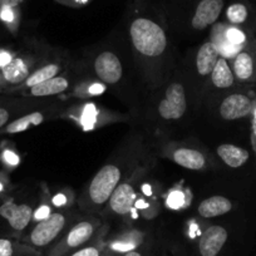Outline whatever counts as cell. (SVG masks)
<instances>
[{"label":"cell","mask_w":256,"mask_h":256,"mask_svg":"<svg viewBox=\"0 0 256 256\" xmlns=\"http://www.w3.org/2000/svg\"><path fill=\"white\" fill-rule=\"evenodd\" d=\"M134 46L144 56H158L166 50L167 36L164 28L152 19L137 18L130 26Z\"/></svg>","instance_id":"6da1fadb"},{"label":"cell","mask_w":256,"mask_h":256,"mask_svg":"<svg viewBox=\"0 0 256 256\" xmlns=\"http://www.w3.org/2000/svg\"><path fill=\"white\" fill-rule=\"evenodd\" d=\"M120 181V170L116 164H106L97 174L88 186V200L94 206H100L110 200Z\"/></svg>","instance_id":"7a4b0ae2"},{"label":"cell","mask_w":256,"mask_h":256,"mask_svg":"<svg viewBox=\"0 0 256 256\" xmlns=\"http://www.w3.org/2000/svg\"><path fill=\"white\" fill-rule=\"evenodd\" d=\"M67 218L63 214L54 212L39 221L29 235V242L34 248H46L58 238L66 228Z\"/></svg>","instance_id":"3957f363"},{"label":"cell","mask_w":256,"mask_h":256,"mask_svg":"<svg viewBox=\"0 0 256 256\" xmlns=\"http://www.w3.org/2000/svg\"><path fill=\"white\" fill-rule=\"evenodd\" d=\"M96 225L92 221H80L76 224L68 234L52 248L46 256H67L70 251L83 248L92 238Z\"/></svg>","instance_id":"277c9868"},{"label":"cell","mask_w":256,"mask_h":256,"mask_svg":"<svg viewBox=\"0 0 256 256\" xmlns=\"http://www.w3.org/2000/svg\"><path fill=\"white\" fill-rule=\"evenodd\" d=\"M187 110L184 88L181 83H172L167 87L164 98L158 104V114L164 120H180Z\"/></svg>","instance_id":"5b68a950"},{"label":"cell","mask_w":256,"mask_h":256,"mask_svg":"<svg viewBox=\"0 0 256 256\" xmlns=\"http://www.w3.org/2000/svg\"><path fill=\"white\" fill-rule=\"evenodd\" d=\"M234 77L240 83L256 82V46L255 38L251 44L241 49L231 64Z\"/></svg>","instance_id":"8992f818"},{"label":"cell","mask_w":256,"mask_h":256,"mask_svg":"<svg viewBox=\"0 0 256 256\" xmlns=\"http://www.w3.org/2000/svg\"><path fill=\"white\" fill-rule=\"evenodd\" d=\"M254 98L246 93H231L221 102L218 112L225 120H238L252 113Z\"/></svg>","instance_id":"52a82bcc"},{"label":"cell","mask_w":256,"mask_h":256,"mask_svg":"<svg viewBox=\"0 0 256 256\" xmlns=\"http://www.w3.org/2000/svg\"><path fill=\"white\" fill-rule=\"evenodd\" d=\"M224 8H225L224 0H200L192 16V28H195L196 30H202L212 26L220 18Z\"/></svg>","instance_id":"ba28073f"},{"label":"cell","mask_w":256,"mask_h":256,"mask_svg":"<svg viewBox=\"0 0 256 256\" xmlns=\"http://www.w3.org/2000/svg\"><path fill=\"white\" fill-rule=\"evenodd\" d=\"M228 232L224 226H208L198 240V252L201 256H218L226 245Z\"/></svg>","instance_id":"9c48e42d"},{"label":"cell","mask_w":256,"mask_h":256,"mask_svg":"<svg viewBox=\"0 0 256 256\" xmlns=\"http://www.w3.org/2000/svg\"><path fill=\"white\" fill-rule=\"evenodd\" d=\"M94 70L98 78L108 84H116L122 78V64L112 52L98 54L94 60Z\"/></svg>","instance_id":"30bf717a"},{"label":"cell","mask_w":256,"mask_h":256,"mask_svg":"<svg viewBox=\"0 0 256 256\" xmlns=\"http://www.w3.org/2000/svg\"><path fill=\"white\" fill-rule=\"evenodd\" d=\"M0 215L8 221L14 230L22 231L29 225L34 214L29 205H16L13 200H9L0 206Z\"/></svg>","instance_id":"8fae6325"},{"label":"cell","mask_w":256,"mask_h":256,"mask_svg":"<svg viewBox=\"0 0 256 256\" xmlns=\"http://www.w3.org/2000/svg\"><path fill=\"white\" fill-rule=\"evenodd\" d=\"M134 200H136L134 188L130 184L124 182V184H118L108 201H110V208L113 212L118 215H126L132 208Z\"/></svg>","instance_id":"7c38bea8"},{"label":"cell","mask_w":256,"mask_h":256,"mask_svg":"<svg viewBox=\"0 0 256 256\" xmlns=\"http://www.w3.org/2000/svg\"><path fill=\"white\" fill-rule=\"evenodd\" d=\"M220 56V52L214 42L202 44L196 56V68H198V74L202 77L210 76Z\"/></svg>","instance_id":"4fadbf2b"},{"label":"cell","mask_w":256,"mask_h":256,"mask_svg":"<svg viewBox=\"0 0 256 256\" xmlns=\"http://www.w3.org/2000/svg\"><path fill=\"white\" fill-rule=\"evenodd\" d=\"M232 210V202L225 196H211L198 205V215L204 218H218Z\"/></svg>","instance_id":"5bb4252c"},{"label":"cell","mask_w":256,"mask_h":256,"mask_svg":"<svg viewBox=\"0 0 256 256\" xmlns=\"http://www.w3.org/2000/svg\"><path fill=\"white\" fill-rule=\"evenodd\" d=\"M218 157L226 166L231 168H240L250 158L248 150L231 144H224L216 148Z\"/></svg>","instance_id":"9a60e30c"},{"label":"cell","mask_w":256,"mask_h":256,"mask_svg":"<svg viewBox=\"0 0 256 256\" xmlns=\"http://www.w3.org/2000/svg\"><path fill=\"white\" fill-rule=\"evenodd\" d=\"M174 161L176 162L178 166L184 167L187 170H194V171H198V170L205 168L206 166V158L200 151L194 148H178L174 152L172 156Z\"/></svg>","instance_id":"2e32d148"},{"label":"cell","mask_w":256,"mask_h":256,"mask_svg":"<svg viewBox=\"0 0 256 256\" xmlns=\"http://www.w3.org/2000/svg\"><path fill=\"white\" fill-rule=\"evenodd\" d=\"M211 80H212L214 86L216 88H220V90H226V88L232 87L234 83H235V77H234V73L231 67L228 66V59L220 56L216 63L215 68L211 72Z\"/></svg>","instance_id":"e0dca14e"},{"label":"cell","mask_w":256,"mask_h":256,"mask_svg":"<svg viewBox=\"0 0 256 256\" xmlns=\"http://www.w3.org/2000/svg\"><path fill=\"white\" fill-rule=\"evenodd\" d=\"M226 20L235 26H241L248 24L251 22V16H252V12H251V6L245 2H235L231 3L230 6L226 8L225 10Z\"/></svg>","instance_id":"ac0fdd59"},{"label":"cell","mask_w":256,"mask_h":256,"mask_svg":"<svg viewBox=\"0 0 256 256\" xmlns=\"http://www.w3.org/2000/svg\"><path fill=\"white\" fill-rule=\"evenodd\" d=\"M70 83L64 77H54L36 87L30 88V94L34 97H49V96H56L59 93H63L68 90Z\"/></svg>","instance_id":"d6986e66"},{"label":"cell","mask_w":256,"mask_h":256,"mask_svg":"<svg viewBox=\"0 0 256 256\" xmlns=\"http://www.w3.org/2000/svg\"><path fill=\"white\" fill-rule=\"evenodd\" d=\"M3 77L13 84H18L29 77V68L20 58H14L3 67Z\"/></svg>","instance_id":"ffe728a7"},{"label":"cell","mask_w":256,"mask_h":256,"mask_svg":"<svg viewBox=\"0 0 256 256\" xmlns=\"http://www.w3.org/2000/svg\"><path fill=\"white\" fill-rule=\"evenodd\" d=\"M60 70V67L58 64H46L44 67L39 68L38 70L33 73V74L29 76L26 80H24V87L32 88L36 87V86L40 84V83L46 82V80H50L58 76V72Z\"/></svg>","instance_id":"44dd1931"},{"label":"cell","mask_w":256,"mask_h":256,"mask_svg":"<svg viewBox=\"0 0 256 256\" xmlns=\"http://www.w3.org/2000/svg\"><path fill=\"white\" fill-rule=\"evenodd\" d=\"M44 116L40 112H33L29 113V114L23 116V117L18 118L14 122H12L10 124H8L6 127V134H19V132H23L29 130L33 126H38L43 122Z\"/></svg>","instance_id":"7402d4cb"},{"label":"cell","mask_w":256,"mask_h":256,"mask_svg":"<svg viewBox=\"0 0 256 256\" xmlns=\"http://www.w3.org/2000/svg\"><path fill=\"white\" fill-rule=\"evenodd\" d=\"M102 251L100 248L97 245H88L73 251L70 256H100Z\"/></svg>","instance_id":"603a6c76"},{"label":"cell","mask_w":256,"mask_h":256,"mask_svg":"<svg viewBox=\"0 0 256 256\" xmlns=\"http://www.w3.org/2000/svg\"><path fill=\"white\" fill-rule=\"evenodd\" d=\"M16 248L8 238H0V256H14Z\"/></svg>","instance_id":"cb8c5ba5"},{"label":"cell","mask_w":256,"mask_h":256,"mask_svg":"<svg viewBox=\"0 0 256 256\" xmlns=\"http://www.w3.org/2000/svg\"><path fill=\"white\" fill-rule=\"evenodd\" d=\"M252 122H251V140H252V146L256 151V98L254 100V110H252Z\"/></svg>","instance_id":"d4e9b609"},{"label":"cell","mask_w":256,"mask_h":256,"mask_svg":"<svg viewBox=\"0 0 256 256\" xmlns=\"http://www.w3.org/2000/svg\"><path fill=\"white\" fill-rule=\"evenodd\" d=\"M0 18L6 22H13L14 8H0Z\"/></svg>","instance_id":"484cf974"},{"label":"cell","mask_w":256,"mask_h":256,"mask_svg":"<svg viewBox=\"0 0 256 256\" xmlns=\"http://www.w3.org/2000/svg\"><path fill=\"white\" fill-rule=\"evenodd\" d=\"M26 0H0V8H16Z\"/></svg>","instance_id":"4316f807"},{"label":"cell","mask_w":256,"mask_h":256,"mask_svg":"<svg viewBox=\"0 0 256 256\" xmlns=\"http://www.w3.org/2000/svg\"><path fill=\"white\" fill-rule=\"evenodd\" d=\"M4 158H6V161L10 164H16L19 162L18 156H16V154H14L13 152H10V151L4 152Z\"/></svg>","instance_id":"83f0119b"},{"label":"cell","mask_w":256,"mask_h":256,"mask_svg":"<svg viewBox=\"0 0 256 256\" xmlns=\"http://www.w3.org/2000/svg\"><path fill=\"white\" fill-rule=\"evenodd\" d=\"M12 56L8 52H0V67H6V64L12 60Z\"/></svg>","instance_id":"f1b7e54d"},{"label":"cell","mask_w":256,"mask_h":256,"mask_svg":"<svg viewBox=\"0 0 256 256\" xmlns=\"http://www.w3.org/2000/svg\"><path fill=\"white\" fill-rule=\"evenodd\" d=\"M170 204H171L174 208H177V206L181 205L182 204L181 194H174V195H171V198H170Z\"/></svg>","instance_id":"f546056e"},{"label":"cell","mask_w":256,"mask_h":256,"mask_svg":"<svg viewBox=\"0 0 256 256\" xmlns=\"http://www.w3.org/2000/svg\"><path fill=\"white\" fill-rule=\"evenodd\" d=\"M9 120V112L4 108H0V128L3 127Z\"/></svg>","instance_id":"4dcf8cb0"},{"label":"cell","mask_w":256,"mask_h":256,"mask_svg":"<svg viewBox=\"0 0 256 256\" xmlns=\"http://www.w3.org/2000/svg\"><path fill=\"white\" fill-rule=\"evenodd\" d=\"M48 212H49V208H42L40 210L36 212V218L43 220V218H46V216H48Z\"/></svg>","instance_id":"1f68e13d"},{"label":"cell","mask_w":256,"mask_h":256,"mask_svg":"<svg viewBox=\"0 0 256 256\" xmlns=\"http://www.w3.org/2000/svg\"><path fill=\"white\" fill-rule=\"evenodd\" d=\"M122 256H144V255L142 254V251L140 250H130L127 251V252L123 254Z\"/></svg>","instance_id":"d6a6232c"},{"label":"cell","mask_w":256,"mask_h":256,"mask_svg":"<svg viewBox=\"0 0 256 256\" xmlns=\"http://www.w3.org/2000/svg\"><path fill=\"white\" fill-rule=\"evenodd\" d=\"M68 2H73V3H87L88 0H68Z\"/></svg>","instance_id":"836d02e7"},{"label":"cell","mask_w":256,"mask_h":256,"mask_svg":"<svg viewBox=\"0 0 256 256\" xmlns=\"http://www.w3.org/2000/svg\"><path fill=\"white\" fill-rule=\"evenodd\" d=\"M100 256H108V255H107V254H103L102 252V254H100Z\"/></svg>","instance_id":"e575fe53"},{"label":"cell","mask_w":256,"mask_h":256,"mask_svg":"<svg viewBox=\"0 0 256 256\" xmlns=\"http://www.w3.org/2000/svg\"><path fill=\"white\" fill-rule=\"evenodd\" d=\"M255 46H256V33H255Z\"/></svg>","instance_id":"d590c367"},{"label":"cell","mask_w":256,"mask_h":256,"mask_svg":"<svg viewBox=\"0 0 256 256\" xmlns=\"http://www.w3.org/2000/svg\"><path fill=\"white\" fill-rule=\"evenodd\" d=\"M0 190H2V184H0Z\"/></svg>","instance_id":"8d00e7d4"}]
</instances>
